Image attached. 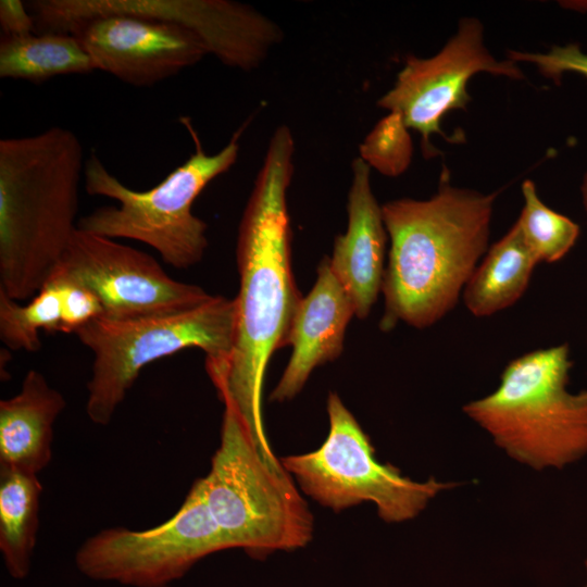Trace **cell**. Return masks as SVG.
<instances>
[{"mask_svg":"<svg viewBox=\"0 0 587 587\" xmlns=\"http://www.w3.org/2000/svg\"><path fill=\"white\" fill-rule=\"evenodd\" d=\"M508 59L533 64L541 75L561 83L563 74L574 73L587 78V53L578 45L553 46L548 52L509 50Z\"/></svg>","mask_w":587,"mask_h":587,"instance_id":"603a6c76","label":"cell"},{"mask_svg":"<svg viewBox=\"0 0 587 587\" xmlns=\"http://www.w3.org/2000/svg\"><path fill=\"white\" fill-rule=\"evenodd\" d=\"M585 566H586V569H587V560L585 561ZM585 587H587V585H586Z\"/></svg>","mask_w":587,"mask_h":587,"instance_id":"83f0119b","label":"cell"},{"mask_svg":"<svg viewBox=\"0 0 587 587\" xmlns=\"http://www.w3.org/2000/svg\"><path fill=\"white\" fill-rule=\"evenodd\" d=\"M166 587H171V586H166Z\"/></svg>","mask_w":587,"mask_h":587,"instance_id":"f1b7e54d","label":"cell"},{"mask_svg":"<svg viewBox=\"0 0 587 587\" xmlns=\"http://www.w3.org/2000/svg\"><path fill=\"white\" fill-rule=\"evenodd\" d=\"M580 191H582L583 204H584V208H585V211H586V214H587V172L584 175L582 186H580Z\"/></svg>","mask_w":587,"mask_h":587,"instance_id":"4316f807","label":"cell"},{"mask_svg":"<svg viewBox=\"0 0 587 587\" xmlns=\"http://www.w3.org/2000/svg\"><path fill=\"white\" fill-rule=\"evenodd\" d=\"M96 71L80 41L72 34L36 33L1 37L0 77L40 84L50 78Z\"/></svg>","mask_w":587,"mask_h":587,"instance_id":"d6986e66","label":"cell"},{"mask_svg":"<svg viewBox=\"0 0 587 587\" xmlns=\"http://www.w3.org/2000/svg\"><path fill=\"white\" fill-rule=\"evenodd\" d=\"M538 260L516 223L488 248L463 290L466 309L476 317L513 305L526 291Z\"/></svg>","mask_w":587,"mask_h":587,"instance_id":"e0dca14e","label":"cell"},{"mask_svg":"<svg viewBox=\"0 0 587 587\" xmlns=\"http://www.w3.org/2000/svg\"><path fill=\"white\" fill-rule=\"evenodd\" d=\"M37 33L71 34L107 15L160 20L195 34L224 65L252 71L283 40L280 27L249 4L232 0H34Z\"/></svg>","mask_w":587,"mask_h":587,"instance_id":"9c48e42d","label":"cell"},{"mask_svg":"<svg viewBox=\"0 0 587 587\" xmlns=\"http://www.w3.org/2000/svg\"><path fill=\"white\" fill-rule=\"evenodd\" d=\"M223 404L220 447L198 479L228 549L259 559L307 546L313 516L291 475L261 454L234 407Z\"/></svg>","mask_w":587,"mask_h":587,"instance_id":"8992f818","label":"cell"},{"mask_svg":"<svg viewBox=\"0 0 587 587\" xmlns=\"http://www.w3.org/2000/svg\"><path fill=\"white\" fill-rule=\"evenodd\" d=\"M84 149L70 129L0 140V291L32 299L77 229Z\"/></svg>","mask_w":587,"mask_h":587,"instance_id":"3957f363","label":"cell"},{"mask_svg":"<svg viewBox=\"0 0 587 587\" xmlns=\"http://www.w3.org/2000/svg\"><path fill=\"white\" fill-rule=\"evenodd\" d=\"M63 312L62 284L54 276L25 304L0 291V339L11 350L36 352L39 330L63 333Z\"/></svg>","mask_w":587,"mask_h":587,"instance_id":"ffe728a7","label":"cell"},{"mask_svg":"<svg viewBox=\"0 0 587 587\" xmlns=\"http://www.w3.org/2000/svg\"><path fill=\"white\" fill-rule=\"evenodd\" d=\"M567 344L527 352L504 367L491 394L463 405L512 460L562 470L587 457V390L567 388Z\"/></svg>","mask_w":587,"mask_h":587,"instance_id":"277c9868","label":"cell"},{"mask_svg":"<svg viewBox=\"0 0 587 587\" xmlns=\"http://www.w3.org/2000/svg\"><path fill=\"white\" fill-rule=\"evenodd\" d=\"M236 302L213 296L192 309L139 316H99L74 334L93 353L86 412L100 426L117 408L148 364L186 348L204 351L205 369L227 361L234 345Z\"/></svg>","mask_w":587,"mask_h":587,"instance_id":"52a82bcc","label":"cell"},{"mask_svg":"<svg viewBox=\"0 0 587 587\" xmlns=\"http://www.w3.org/2000/svg\"><path fill=\"white\" fill-rule=\"evenodd\" d=\"M228 546L195 480L179 509L165 522L142 530L104 528L75 553L86 577L129 587H166L200 560Z\"/></svg>","mask_w":587,"mask_h":587,"instance_id":"30bf717a","label":"cell"},{"mask_svg":"<svg viewBox=\"0 0 587 587\" xmlns=\"http://www.w3.org/2000/svg\"><path fill=\"white\" fill-rule=\"evenodd\" d=\"M287 125L270 138L243 210L237 237L239 291L232 352L222 366L207 369L223 403L234 407L261 454L276 461L262 419V389L272 354L286 347L301 300L291 270L287 191L295 163Z\"/></svg>","mask_w":587,"mask_h":587,"instance_id":"6da1fadb","label":"cell"},{"mask_svg":"<svg viewBox=\"0 0 587 587\" xmlns=\"http://www.w3.org/2000/svg\"><path fill=\"white\" fill-rule=\"evenodd\" d=\"M179 121L188 130L195 150L183 164L148 190H135L124 185L95 152L90 154L84 171L87 193L111 198L118 205L93 210L77 221V228L112 239L143 242L175 268H187L201 261L208 248V226L192 213L191 207L210 182L236 163L247 123L218 152L209 154L190 118L183 116Z\"/></svg>","mask_w":587,"mask_h":587,"instance_id":"5b68a950","label":"cell"},{"mask_svg":"<svg viewBox=\"0 0 587 587\" xmlns=\"http://www.w3.org/2000/svg\"><path fill=\"white\" fill-rule=\"evenodd\" d=\"M0 26L3 37H24L37 33L34 18L21 0L0 1Z\"/></svg>","mask_w":587,"mask_h":587,"instance_id":"d4e9b609","label":"cell"},{"mask_svg":"<svg viewBox=\"0 0 587 587\" xmlns=\"http://www.w3.org/2000/svg\"><path fill=\"white\" fill-rule=\"evenodd\" d=\"M71 34L80 41L95 70L136 87L162 82L209 54L191 32L153 18L100 16Z\"/></svg>","mask_w":587,"mask_h":587,"instance_id":"4fadbf2b","label":"cell"},{"mask_svg":"<svg viewBox=\"0 0 587 587\" xmlns=\"http://www.w3.org/2000/svg\"><path fill=\"white\" fill-rule=\"evenodd\" d=\"M38 475L0 469V551L9 575L26 578L39 528L41 484Z\"/></svg>","mask_w":587,"mask_h":587,"instance_id":"ac0fdd59","label":"cell"},{"mask_svg":"<svg viewBox=\"0 0 587 587\" xmlns=\"http://www.w3.org/2000/svg\"><path fill=\"white\" fill-rule=\"evenodd\" d=\"M329 432L322 446L280 459L301 489L320 504L339 512L363 502L375 504L386 523L416 517L441 491L457 484L430 477L424 482L375 458V449L339 396L327 398Z\"/></svg>","mask_w":587,"mask_h":587,"instance_id":"ba28073f","label":"cell"},{"mask_svg":"<svg viewBox=\"0 0 587 587\" xmlns=\"http://www.w3.org/2000/svg\"><path fill=\"white\" fill-rule=\"evenodd\" d=\"M53 272L92 291L109 319L192 309L213 297L172 278L147 252L77 228Z\"/></svg>","mask_w":587,"mask_h":587,"instance_id":"7c38bea8","label":"cell"},{"mask_svg":"<svg viewBox=\"0 0 587 587\" xmlns=\"http://www.w3.org/2000/svg\"><path fill=\"white\" fill-rule=\"evenodd\" d=\"M499 192L453 186L444 168L430 198H400L382 205L390 240L382 286V330L399 322L426 328L455 307L488 250Z\"/></svg>","mask_w":587,"mask_h":587,"instance_id":"7a4b0ae2","label":"cell"},{"mask_svg":"<svg viewBox=\"0 0 587 587\" xmlns=\"http://www.w3.org/2000/svg\"><path fill=\"white\" fill-rule=\"evenodd\" d=\"M50 276L57 277L62 284L63 333H75L88 322L102 316L101 302L92 291L61 273L52 272Z\"/></svg>","mask_w":587,"mask_h":587,"instance_id":"cb8c5ba5","label":"cell"},{"mask_svg":"<svg viewBox=\"0 0 587 587\" xmlns=\"http://www.w3.org/2000/svg\"><path fill=\"white\" fill-rule=\"evenodd\" d=\"M413 146L400 114L389 112L360 145V157L370 167L395 177L409 166Z\"/></svg>","mask_w":587,"mask_h":587,"instance_id":"7402d4cb","label":"cell"},{"mask_svg":"<svg viewBox=\"0 0 587 587\" xmlns=\"http://www.w3.org/2000/svg\"><path fill=\"white\" fill-rule=\"evenodd\" d=\"M488 73L510 79H524V72L510 59L498 60L484 43V27L475 17H464L454 35L435 55H408L397 79L377 101L378 107L400 114L409 129L421 135L425 158L440 154L430 137L438 135L449 142L464 138L450 137L441 129L442 118L451 111L465 110L471 96L470 79Z\"/></svg>","mask_w":587,"mask_h":587,"instance_id":"8fae6325","label":"cell"},{"mask_svg":"<svg viewBox=\"0 0 587 587\" xmlns=\"http://www.w3.org/2000/svg\"><path fill=\"white\" fill-rule=\"evenodd\" d=\"M522 195L524 205L515 223L525 243L539 263L558 262L574 247L579 226L545 204L533 180L523 182Z\"/></svg>","mask_w":587,"mask_h":587,"instance_id":"44dd1931","label":"cell"},{"mask_svg":"<svg viewBox=\"0 0 587 587\" xmlns=\"http://www.w3.org/2000/svg\"><path fill=\"white\" fill-rule=\"evenodd\" d=\"M559 3L564 9L587 14V0H567L560 1Z\"/></svg>","mask_w":587,"mask_h":587,"instance_id":"484cf974","label":"cell"},{"mask_svg":"<svg viewBox=\"0 0 587 587\" xmlns=\"http://www.w3.org/2000/svg\"><path fill=\"white\" fill-rule=\"evenodd\" d=\"M66 407L45 376L29 370L20 391L0 401V469L38 475L52 458L53 425Z\"/></svg>","mask_w":587,"mask_h":587,"instance_id":"2e32d148","label":"cell"},{"mask_svg":"<svg viewBox=\"0 0 587 587\" xmlns=\"http://www.w3.org/2000/svg\"><path fill=\"white\" fill-rule=\"evenodd\" d=\"M348 193V226L335 239L330 267L349 295L358 319H365L382 291L387 230L371 184V167L355 158Z\"/></svg>","mask_w":587,"mask_h":587,"instance_id":"9a60e30c","label":"cell"},{"mask_svg":"<svg viewBox=\"0 0 587 587\" xmlns=\"http://www.w3.org/2000/svg\"><path fill=\"white\" fill-rule=\"evenodd\" d=\"M353 315L355 310L349 295L335 276L329 258H323L312 289L301 298L292 317L286 342L291 347V355L270 396L272 401L295 398L315 367L341 354Z\"/></svg>","mask_w":587,"mask_h":587,"instance_id":"5bb4252c","label":"cell"}]
</instances>
